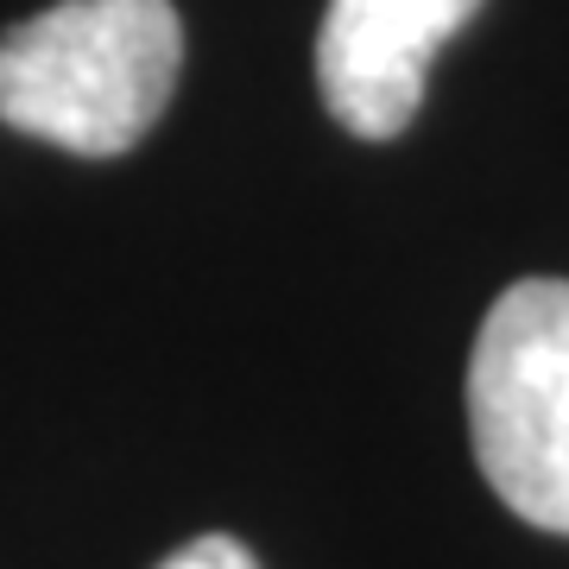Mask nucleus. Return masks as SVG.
<instances>
[{
  "label": "nucleus",
  "instance_id": "obj_1",
  "mask_svg": "<svg viewBox=\"0 0 569 569\" xmlns=\"http://www.w3.org/2000/svg\"><path fill=\"white\" fill-rule=\"evenodd\" d=\"M183 70L171 0H58L0 32V127L77 159H121Z\"/></svg>",
  "mask_w": 569,
  "mask_h": 569
},
{
  "label": "nucleus",
  "instance_id": "obj_2",
  "mask_svg": "<svg viewBox=\"0 0 569 569\" xmlns=\"http://www.w3.org/2000/svg\"><path fill=\"white\" fill-rule=\"evenodd\" d=\"M468 437L526 526L569 538V284L519 279L468 355Z\"/></svg>",
  "mask_w": 569,
  "mask_h": 569
},
{
  "label": "nucleus",
  "instance_id": "obj_3",
  "mask_svg": "<svg viewBox=\"0 0 569 569\" xmlns=\"http://www.w3.org/2000/svg\"><path fill=\"white\" fill-rule=\"evenodd\" d=\"M488 0H329L317 89L355 140H399L425 102L430 58Z\"/></svg>",
  "mask_w": 569,
  "mask_h": 569
},
{
  "label": "nucleus",
  "instance_id": "obj_4",
  "mask_svg": "<svg viewBox=\"0 0 569 569\" xmlns=\"http://www.w3.org/2000/svg\"><path fill=\"white\" fill-rule=\"evenodd\" d=\"M159 569H260V563H253V550H247L241 538L209 531V538H190L183 550H171Z\"/></svg>",
  "mask_w": 569,
  "mask_h": 569
}]
</instances>
